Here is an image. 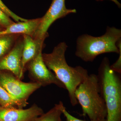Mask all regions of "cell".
<instances>
[{
    "instance_id": "obj_1",
    "label": "cell",
    "mask_w": 121,
    "mask_h": 121,
    "mask_svg": "<svg viewBox=\"0 0 121 121\" xmlns=\"http://www.w3.org/2000/svg\"><path fill=\"white\" fill-rule=\"evenodd\" d=\"M68 48L65 42H61L54 48L52 52L42 54L43 59L48 69L52 71L57 78L63 84L68 92L72 105L78 104L75 92L79 84L89 75L88 71L82 67L70 66L65 58Z\"/></svg>"
},
{
    "instance_id": "obj_2",
    "label": "cell",
    "mask_w": 121,
    "mask_h": 121,
    "mask_svg": "<svg viewBox=\"0 0 121 121\" xmlns=\"http://www.w3.org/2000/svg\"><path fill=\"white\" fill-rule=\"evenodd\" d=\"M121 29L107 27L105 33L94 37L87 34L80 36L76 41V56L86 62H93L101 54L121 52Z\"/></svg>"
},
{
    "instance_id": "obj_3",
    "label": "cell",
    "mask_w": 121,
    "mask_h": 121,
    "mask_svg": "<svg viewBox=\"0 0 121 121\" xmlns=\"http://www.w3.org/2000/svg\"><path fill=\"white\" fill-rule=\"evenodd\" d=\"M118 74L111 69L109 59L104 58L97 76L106 107V121H121V81Z\"/></svg>"
},
{
    "instance_id": "obj_4",
    "label": "cell",
    "mask_w": 121,
    "mask_h": 121,
    "mask_svg": "<svg viewBox=\"0 0 121 121\" xmlns=\"http://www.w3.org/2000/svg\"><path fill=\"white\" fill-rule=\"evenodd\" d=\"M75 98L80 104L83 116L90 120L98 121L106 118V107L101 95L97 75H89L76 88Z\"/></svg>"
},
{
    "instance_id": "obj_5",
    "label": "cell",
    "mask_w": 121,
    "mask_h": 121,
    "mask_svg": "<svg viewBox=\"0 0 121 121\" xmlns=\"http://www.w3.org/2000/svg\"><path fill=\"white\" fill-rule=\"evenodd\" d=\"M0 85L23 108L28 104L30 95L41 87L35 82H25L9 72L0 70Z\"/></svg>"
},
{
    "instance_id": "obj_6",
    "label": "cell",
    "mask_w": 121,
    "mask_h": 121,
    "mask_svg": "<svg viewBox=\"0 0 121 121\" xmlns=\"http://www.w3.org/2000/svg\"><path fill=\"white\" fill-rule=\"evenodd\" d=\"M65 0H52L46 13L40 18L39 26L32 37L36 39L44 41L48 35V30L56 20L66 17L71 13H76L75 9L66 8Z\"/></svg>"
},
{
    "instance_id": "obj_7",
    "label": "cell",
    "mask_w": 121,
    "mask_h": 121,
    "mask_svg": "<svg viewBox=\"0 0 121 121\" xmlns=\"http://www.w3.org/2000/svg\"><path fill=\"white\" fill-rule=\"evenodd\" d=\"M43 48L40 49L36 56L28 63L25 67L28 70L30 78L33 82L39 83L41 86L54 84L65 89L63 84L45 65L42 55Z\"/></svg>"
},
{
    "instance_id": "obj_8",
    "label": "cell",
    "mask_w": 121,
    "mask_h": 121,
    "mask_svg": "<svg viewBox=\"0 0 121 121\" xmlns=\"http://www.w3.org/2000/svg\"><path fill=\"white\" fill-rule=\"evenodd\" d=\"M23 48V38L17 41L10 51L0 60V70L9 72L21 80L24 76L22 69Z\"/></svg>"
},
{
    "instance_id": "obj_9",
    "label": "cell",
    "mask_w": 121,
    "mask_h": 121,
    "mask_svg": "<svg viewBox=\"0 0 121 121\" xmlns=\"http://www.w3.org/2000/svg\"><path fill=\"white\" fill-rule=\"evenodd\" d=\"M43 113L36 104L26 109L0 107V119L2 121H31Z\"/></svg>"
},
{
    "instance_id": "obj_10",
    "label": "cell",
    "mask_w": 121,
    "mask_h": 121,
    "mask_svg": "<svg viewBox=\"0 0 121 121\" xmlns=\"http://www.w3.org/2000/svg\"><path fill=\"white\" fill-rule=\"evenodd\" d=\"M40 20V18H39L14 22L0 31V36L21 34L32 36L39 26Z\"/></svg>"
},
{
    "instance_id": "obj_11",
    "label": "cell",
    "mask_w": 121,
    "mask_h": 121,
    "mask_svg": "<svg viewBox=\"0 0 121 121\" xmlns=\"http://www.w3.org/2000/svg\"><path fill=\"white\" fill-rule=\"evenodd\" d=\"M23 48L22 60V69L24 74L26 65L36 56L40 49L43 48L44 42L34 39L31 36L23 35Z\"/></svg>"
},
{
    "instance_id": "obj_12",
    "label": "cell",
    "mask_w": 121,
    "mask_h": 121,
    "mask_svg": "<svg viewBox=\"0 0 121 121\" xmlns=\"http://www.w3.org/2000/svg\"><path fill=\"white\" fill-rule=\"evenodd\" d=\"M17 35H9L0 36V60L12 49Z\"/></svg>"
},
{
    "instance_id": "obj_13",
    "label": "cell",
    "mask_w": 121,
    "mask_h": 121,
    "mask_svg": "<svg viewBox=\"0 0 121 121\" xmlns=\"http://www.w3.org/2000/svg\"><path fill=\"white\" fill-rule=\"evenodd\" d=\"M62 114L59 104H56L47 113H43L31 121H62Z\"/></svg>"
},
{
    "instance_id": "obj_14",
    "label": "cell",
    "mask_w": 121,
    "mask_h": 121,
    "mask_svg": "<svg viewBox=\"0 0 121 121\" xmlns=\"http://www.w3.org/2000/svg\"><path fill=\"white\" fill-rule=\"evenodd\" d=\"M0 106L5 108H20L19 104L0 85Z\"/></svg>"
},
{
    "instance_id": "obj_15",
    "label": "cell",
    "mask_w": 121,
    "mask_h": 121,
    "mask_svg": "<svg viewBox=\"0 0 121 121\" xmlns=\"http://www.w3.org/2000/svg\"><path fill=\"white\" fill-rule=\"evenodd\" d=\"M0 9H1L9 17L13 19L16 22L25 21L28 20L20 17L15 14L5 5L1 0H0Z\"/></svg>"
},
{
    "instance_id": "obj_16",
    "label": "cell",
    "mask_w": 121,
    "mask_h": 121,
    "mask_svg": "<svg viewBox=\"0 0 121 121\" xmlns=\"http://www.w3.org/2000/svg\"><path fill=\"white\" fill-rule=\"evenodd\" d=\"M60 109L62 112V113L64 115V117L66 118L67 121H83L81 119H78L77 118L75 117L73 115H72L70 114L68 112V111L67 110L66 107L64 105L63 103L62 102L60 101L58 103ZM106 121V119L104 120H98V121Z\"/></svg>"
},
{
    "instance_id": "obj_17",
    "label": "cell",
    "mask_w": 121,
    "mask_h": 121,
    "mask_svg": "<svg viewBox=\"0 0 121 121\" xmlns=\"http://www.w3.org/2000/svg\"><path fill=\"white\" fill-rule=\"evenodd\" d=\"M14 23L10 17L0 9V26L4 29Z\"/></svg>"
},
{
    "instance_id": "obj_18",
    "label": "cell",
    "mask_w": 121,
    "mask_h": 121,
    "mask_svg": "<svg viewBox=\"0 0 121 121\" xmlns=\"http://www.w3.org/2000/svg\"><path fill=\"white\" fill-rule=\"evenodd\" d=\"M96 1H102L103 0H96ZM110 0L112 1L116 4L117 5L118 7H119V8H121V4L117 0Z\"/></svg>"
},
{
    "instance_id": "obj_19",
    "label": "cell",
    "mask_w": 121,
    "mask_h": 121,
    "mask_svg": "<svg viewBox=\"0 0 121 121\" xmlns=\"http://www.w3.org/2000/svg\"><path fill=\"white\" fill-rule=\"evenodd\" d=\"M4 28L1 27V26H0V31H1V30H3Z\"/></svg>"
},
{
    "instance_id": "obj_20",
    "label": "cell",
    "mask_w": 121,
    "mask_h": 121,
    "mask_svg": "<svg viewBox=\"0 0 121 121\" xmlns=\"http://www.w3.org/2000/svg\"><path fill=\"white\" fill-rule=\"evenodd\" d=\"M0 121H2V120H1L0 119Z\"/></svg>"
}]
</instances>
